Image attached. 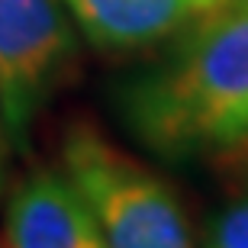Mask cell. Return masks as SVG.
Here are the masks:
<instances>
[{
  "label": "cell",
  "mask_w": 248,
  "mask_h": 248,
  "mask_svg": "<svg viewBox=\"0 0 248 248\" xmlns=\"http://www.w3.org/2000/svg\"><path fill=\"white\" fill-rule=\"evenodd\" d=\"M248 103V0H226L174 36V46L120 87V113L155 155L184 161L222 148Z\"/></svg>",
  "instance_id": "6da1fadb"
},
{
  "label": "cell",
  "mask_w": 248,
  "mask_h": 248,
  "mask_svg": "<svg viewBox=\"0 0 248 248\" xmlns=\"http://www.w3.org/2000/svg\"><path fill=\"white\" fill-rule=\"evenodd\" d=\"M58 174L97 222L107 248H197L177 193L93 123H71Z\"/></svg>",
  "instance_id": "7a4b0ae2"
},
{
  "label": "cell",
  "mask_w": 248,
  "mask_h": 248,
  "mask_svg": "<svg viewBox=\"0 0 248 248\" xmlns=\"http://www.w3.org/2000/svg\"><path fill=\"white\" fill-rule=\"evenodd\" d=\"M74 62L78 39L62 0H0V113L10 148L26 152L32 123Z\"/></svg>",
  "instance_id": "3957f363"
},
{
  "label": "cell",
  "mask_w": 248,
  "mask_h": 248,
  "mask_svg": "<svg viewBox=\"0 0 248 248\" xmlns=\"http://www.w3.org/2000/svg\"><path fill=\"white\" fill-rule=\"evenodd\" d=\"M7 248H107L97 222L58 171H29L7 200Z\"/></svg>",
  "instance_id": "277c9868"
},
{
  "label": "cell",
  "mask_w": 248,
  "mask_h": 248,
  "mask_svg": "<svg viewBox=\"0 0 248 248\" xmlns=\"http://www.w3.org/2000/svg\"><path fill=\"white\" fill-rule=\"evenodd\" d=\"M71 23L97 52L129 55L174 39L226 0H62Z\"/></svg>",
  "instance_id": "5b68a950"
},
{
  "label": "cell",
  "mask_w": 248,
  "mask_h": 248,
  "mask_svg": "<svg viewBox=\"0 0 248 248\" xmlns=\"http://www.w3.org/2000/svg\"><path fill=\"white\" fill-rule=\"evenodd\" d=\"M203 248H248V197L213 216L203 235Z\"/></svg>",
  "instance_id": "8992f818"
},
{
  "label": "cell",
  "mask_w": 248,
  "mask_h": 248,
  "mask_svg": "<svg viewBox=\"0 0 248 248\" xmlns=\"http://www.w3.org/2000/svg\"><path fill=\"white\" fill-rule=\"evenodd\" d=\"M239 142H248V103L242 107L235 116H232V123L226 126V136H222V148L229 145H239Z\"/></svg>",
  "instance_id": "52a82bcc"
},
{
  "label": "cell",
  "mask_w": 248,
  "mask_h": 248,
  "mask_svg": "<svg viewBox=\"0 0 248 248\" xmlns=\"http://www.w3.org/2000/svg\"><path fill=\"white\" fill-rule=\"evenodd\" d=\"M7 148H10V139H7V129H3V113H0V193H3V181H7Z\"/></svg>",
  "instance_id": "ba28073f"
}]
</instances>
